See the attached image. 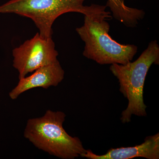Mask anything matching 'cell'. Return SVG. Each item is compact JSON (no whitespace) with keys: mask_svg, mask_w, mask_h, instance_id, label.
Listing matches in <instances>:
<instances>
[{"mask_svg":"<svg viewBox=\"0 0 159 159\" xmlns=\"http://www.w3.org/2000/svg\"><path fill=\"white\" fill-rule=\"evenodd\" d=\"M86 0H10L0 6V13H14L29 18L45 38L52 37V26L57 18L74 12L92 17L111 18L105 6L93 4L84 6Z\"/></svg>","mask_w":159,"mask_h":159,"instance_id":"cell-1","label":"cell"},{"mask_svg":"<svg viewBox=\"0 0 159 159\" xmlns=\"http://www.w3.org/2000/svg\"><path fill=\"white\" fill-rule=\"evenodd\" d=\"M66 115L60 111L48 110L43 116L29 119L24 136L39 149L62 159H74L85 153L79 138L66 132L63 124Z\"/></svg>","mask_w":159,"mask_h":159,"instance_id":"cell-2","label":"cell"},{"mask_svg":"<svg viewBox=\"0 0 159 159\" xmlns=\"http://www.w3.org/2000/svg\"><path fill=\"white\" fill-rule=\"evenodd\" d=\"M159 64V46L152 40L139 58L125 65L113 64L110 70L119 83V91L128 99L127 108L122 112L121 122L128 123L132 115L146 116L147 106L143 99L144 87L148 70L152 65Z\"/></svg>","mask_w":159,"mask_h":159,"instance_id":"cell-3","label":"cell"},{"mask_svg":"<svg viewBox=\"0 0 159 159\" xmlns=\"http://www.w3.org/2000/svg\"><path fill=\"white\" fill-rule=\"evenodd\" d=\"M104 17L84 16V23L76 31L85 43L83 55L100 65H125L138 52L133 44L117 42L109 35L110 25Z\"/></svg>","mask_w":159,"mask_h":159,"instance_id":"cell-4","label":"cell"},{"mask_svg":"<svg viewBox=\"0 0 159 159\" xmlns=\"http://www.w3.org/2000/svg\"><path fill=\"white\" fill-rule=\"evenodd\" d=\"M58 55L52 37L45 38L37 33L13 49V66L20 80L41 67L58 61Z\"/></svg>","mask_w":159,"mask_h":159,"instance_id":"cell-5","label":"cell"},{"mask_svg":"<svg viewBox=\"0 0 159 159\" xmlns=\"http://www.w3.org/2000/svg\"><path fill=\"white\" fill-rule=\"evenodd\" d=\"M31 75L19 80L17 85L9 93L11 99H16L24 92L36 88L48 89L56 87L64 78L65 71L59 61L41 67Z\"/></svg>","mask_w":159,"mask_h":159,"instance_id":"cell-6","label":"cell"},{"mask_svg":"<svg viewBox=\"0 0 159 159\" xmlns=\"http://www.w3.org/2000/svg\"><path fill=\"white\" fill-rule=\"evenodd\" d=\"M80 157L89 159H130L136 157L159 159V133L146 137L141 145L133 147L111 148L102 155L94 153L88 149Z\"/></svg>","mask_w":159,"mask_h":159,"instance_id":"cell-7","label":"cell"},{"mask_svg":"<svg viewBox=\"0 0 159 159\" xmlns=\"http://www.w3.org/2000/svg\"><path fill=\"white\" fill-rule=\"evenodd\" d=\"M105 6L110 8L115 19L128 28L136 27L145 17L143 9L128 7L125 0H107Z\"/></svg>","mask_w":159,"mask_h":159,"instance_id":"cell-8","label":"cell"}]
</instances>
